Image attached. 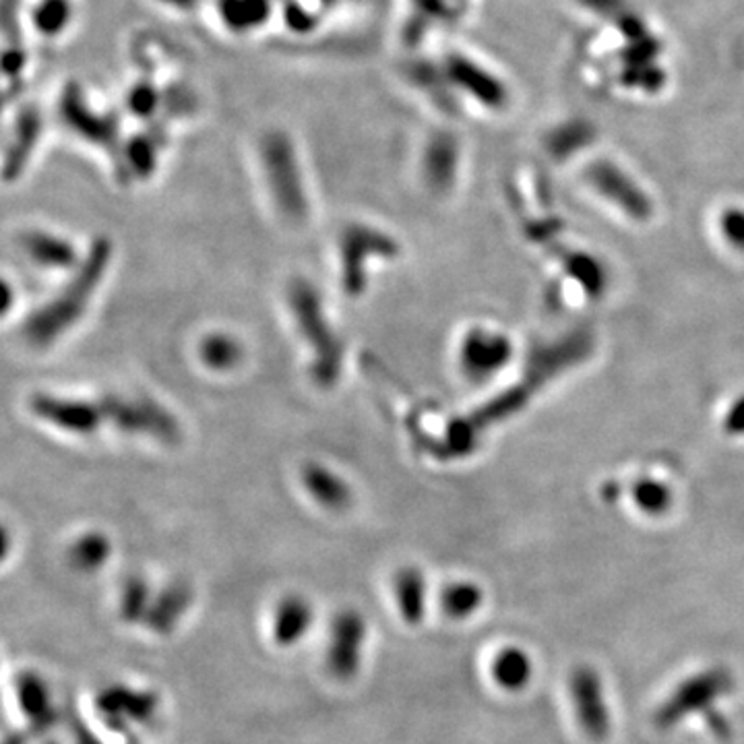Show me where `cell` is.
<instances>
[{
	"label": "cell",
	"instance_id": "1",
	"mask_svg": "<svg viewBox=\"0 0 744 744\" xmlns=\"http://www.w3.org/2000/svg\"><path fill=\"white\" fill-rule=\"evenodd\" d=\"M590 349L592 339L583 333H575L559 344L540 347L538 352H533L524 375L513 387L495 397L493 401L484 403L472 416L462 418L449 427L445 443L439 446L441 455L443 457L467 455L486 429L503 422L505 418L513 416V412L521 410L536 391H540L550 379L561 375L562 370L581 363L590 354Z\"/></svg>",
	"mask_w": 744,
	"mask_h": 744
},
{
	"label": "cell",
	"instance_id": "2",
	"mask_svg": "<svg viewBox=\"0 0 744 744\" xmlns=\"http://www.w3.org/2000/svg\"><path fill=\"white\" fill-rule=\"evenodd\" d=\"M110 259L112 245L106 238H99L79 267H75L65 285L23 323V335L32 346L54 344L82 319L106 276Z\"/></svg>",
	"mask_w": 744,
	"mask_h": 744
},
{
	"label": "cell",
	"instance_id": "3",
	"mask_svg": "<svg viewBox=\"0 0 744 744\" xmlns=\"http://www.w3.org/2000/svg\"><path fill=\"white\" fill-rule=\"evenodd\" d=\"M290 311L298 330L311 347V375L319 387H333L344 366V344L323 309V298L309 280H294L288 288Z\"/></svg>",
	"mask_w": 744,
	"mask_h": 744
},
{
	"label": "cell",
	"instance_id": "4",
	"mask_svg": "<svg viewBox=\"0 0 744 744\" xmlns=\"http://www.w3.org/2000/svg\"><path fill=\"white\" fill-rule=\"evenodd\" d=\"M261 162L278 212L292 224L304 222L311 207L292 141L283 132L267 134L261 143Z\"/></svg>",
	"mask_w": 744,
	"mask_h": 744
},
{
	"label": "cell",
	"instance_id": "5",
	"mask_svg": "<svg viewBox=\"0 0 744 744\" xmlns=\"http://www.w3.org/2000/svg\"><path fill=\"white\" fill-rule=\"evenodd\" d=\"M106 422L129 434H143L155 441H176L181 436L179 422L155 399L145 396H104L99 399Z\"/></svg>",
	"mask_w": 744,
	"mask_h": 744
},
{
	"label": "cell",
	"instance_id": "6",
	"mask_svg": "<svg viewBox=\"0 0 744 744\" xmlns=\"http://www.w3.org/2000/svg\"><path fill=\"white\" fill-rule=\"evenodd\" d=\"M732 687L734 678L726 668H710L705 672H699L684 680L677 691L661 703L654 715V724L660 730H670L691 713L697 711L705 713L710 710L711 703L722 694L730 693Z\"/></svg>",
	"mask_w": 744,
	"mask_h": 744
},
{
	"label": "cell",
	"instance_id": "7",
	"mask_svg": "<svg viewBox=\"0 0 744 744\" xmlns=\"http://www.w3.org/2000/svg\"><path fill=\"white\" fill-rule=\"evenodd\" d=\"M399 255V245L385 231L354 224L342 236V283L352 296L363 294L366 288V269L370 259H393Z\"/></svg>",
	"mask_w": 744,
	"mask_h": 744
},
{
	"label": "cell",
	"instance_id": "8",
	"mask_svg": "<svg viewBox=\"0 0 744 744\" xmlns=\"http://www.w3.org/2000/svg\"><path fill=\"white\" fill-rule=\"evenodd\" d=\"M160 694L148 689H132L129 684H108L96 694L99 720L120 734L134 726L149 724L160 711Z\"/></svg>",
	"mask_w": 744,
	"mask_h": 744
},
{
	"label": "cell",
	"instance_id": "9",
	"mask_svg": "<svg viewBox=\"0 0 744 744\" xmlns=\"http://www.w3.org/2000/svg\"><path fill=\"white\" fill-rule=\"evenodd\" d=\"M368 625L360 612L346 608L333 616L325 647V666L331 677L347 682L358 675Z\"/></svg>",
	"mask_w": 744,
	"mask_h": 744
},
{
	"label": "cell",
	"instance_id": "10",
	"mask_svg": "<svg viewBox=\"0 0 744 744\" xmlns=\"http://www.w3.org/2000/svg\"><path fill=\"white\" fill-rule=\"evenodd\" d=\"M30 406H32V412L50 427L65 430L71 434H79V436H89L98 432L101 424H106L99 401L35 393Z\"/></svg>",
	"mask_w": 744,
	"mask_h": 744
},
{
	"label": "cell",
	"instance_id": "11",
	"mask_svg": "<svg viewBox=\"0 0 744 744\" xmlns=\"http://www.w3.org/2000/svg\"><path fill=\"white\" fill-rule=\"evenodd\" d=\"M569 691L581 730L592 741H604L611 734V715L600 675L590 666H579L569 680Z\"/></svg>",
	"mask_w": 744,
	"mask_h": 744
},
{
	"label": "cell",
	"instance_id": "12",
	"mask_svg": "<svg viewBox=\"0 0 744 744\" xmlns=\"http://www.w3.org/2000/svg\"><path fill=\"white\" fill-rule=\"evenodd\" d=\"M17 705L23 713L32 734H46L56 726L61 711L56 710L48 682L42 675L25 670L15 680Z\"/></svg>",
	"mask_w": 744,
	"mask_h": 744
},
{
	"label": "cell",
	"instance_id": "13",
	"mask_svg": "<svg viewBox=\"0 0 744 744\" xmlns=\"http://www.w3.org/2000/svg\"><path fill=\"white\" fill-rule=\"evenodd\" d=\"M193 585L184 579H176L172 583H168L160 594H155L151 608H149L148 618H145V627L155 633V635H172L176 627L181 625L184 614L191 608L193 604Z\"/></svg>",
	"mask_w": 744,
	"mask_h": 744
},
{
	"label": "cell",
	"instance_id": "14",
	"mask_svg": "<svg viewBox=\"0 0 744 744\" xmlns=\"http://www.w3.org/2000/svg\"><path fill=\"white\" fill-rule=\"evenodd\" d=\"M511 354L509 342L503 335L484 330H474L462 344L463 370L472 377H484L495 373L507 363Z\"/></svg>",
	"mask_w": 744,
	"mask_h": 744
},
{
	"label": "cell",
	"instance_id": "15",
	"mask_svg": "<svg viewBox=\"0 0 744 744\" xmlns=\"http://www.w3.org/2000/svg\"><path fill=\"white\" fill-rule=\"evenodd\" d=\"M313 604L300 594L281 597L273 611L271 635L280 647H294L300 644L313 627Z\"/></svg>",
	"mask_w": 744,
	"mask_h": 744
},
{
	"label": "cell",
	"instance_id": "16",
	"mask_svg": "<svg viewBox=\"0 0 744 744\" xmlns=\"http://www.w3.org/2000/svg\"><path fill=\"white\" fill-rule=\"evenodd\" d=\"M590 182L604 197L611 198L621 209L630 214V217L644 222L651 214V205L644 193L611 165L600 164L592 168Z\"/></svg>",
	"mask_w": 744,
	"mask_h": 744
},
{
	"label": "cell",
	"instance_id": "17",
	"mask_svg": "<svg viewBox=\"0 0 744 744\" xmlns=\"http://www.w3.org/2000/svg\"><path fill=\"white\" fill-rule=\"evenodd\" d=\"M21 248L30 257V261L46 269H71L79 267V255L75 247L56 234L44 230H32L21 236Z\"/></svg>",
	"mask_w": 744,
	"mask_h": 744
},
{
	"label": "cell",
	"instance_id": "18",
	"mask_svg": "<svg viewBox=\"0 0 744 744\" xmlns=\"http://www.w3.org/2000/svg\"><path fill=\"white\" fill-rule=\"evenodd\" d=\"M302 484L306 493L313 496L314 503L331 511L346 509L352 500V488L347 486L346 479L321 463H309L302 470Z\"/></svg>",
	"mask_w": 744,
	"mask_h": 744
},
{
	"label": "cell",
	"instance_id": "19",
	"mask_svg": "<svg viewBox=\"0 0 744 744\" xmlns=\"http://www.w3.org/2000/svg\"><path fill=\"white\" fill-rule=\"evenodd\" d=\"M393 594L401 618L408 625H418L427 612V581L420 569L403 567L393 579Z\"/></svg>",
	"mask_w": 744,
	"mask_h": 744
},
{
	"label": "cell",
	"instance_id": "20",
	"mask_svg": "<svg viewBox=\"0 0 744 744\" xmlns=\"http://www.w3.org/2000/svg\"><path fill=\"white\" fill-rule=\"evenodd\" d=\"M112 557V542L101 531H87L68 546V564L82 573L99 571Z\"/></svg>",
	"mask_w": 744,
	"mask_h": 744
},
{
	"label": "cell",
	"instance_id": "21",
	"mask_svg": "<svg viewBox=\"0 0 744 744\" xmlns=\"http://www.w3.org/2000/svg\"><path fill=\"white\" fill-rule=\"evenodd\" d=\"M490 672H493V680L500 689L519 691L528 684L531 678V660L524 649L505 647L503 651L496 654Z\"/></svg>",
	"mask_w": 744,
	"mask_h": 744
},
{
	"label": "cell",
	"instance_id": "22",
	"mask_svg": "<svg viewBox=\"0 0 744 744\" xmlns=\"http://www.w3.org/2000/svg\"><path fill=\"white\" fill-rule=\"evenodd\" d=\"M245 358L242 344L228 333L207 335L201 344V360L215 373H226L236 368Z\"/></svg>",
	"mask_w": 744,
	"mask_h": 744
},
{
	"label": "cell",
	"instance_id": "23",
	"mask_svg": "<svg viewBox=\"0 0 744 744\" xmlns=\"http://www.w3.org/2000/svg\"><path fill=\"white\" fill-rule=\"evenodd\" d=\"M482 590L476 583L470 581H460V583H451L441 590L439 595V606L445 614L446 618L453 621H463L470 618L474 612L482 606Z\"/></svg>",
	"mask_w": 744,
	"mask_h": 744
},
{
	"label": "cell",
	"instance_id": "24",
	"mask_svg": "<svg viewBox=\"0 0 744 744\" xmlns=\"http://www.w3.org/2000/svg\"><path fill=\"white\" fill-rule=\"evenodd\" d=\"M153 597L155 595L151 592L145 579L139 578V575L127 579L125 585H122V592H120V602H118L120 618L127 625L145 623Z\"/></svg>",
	"mask_w": 744,
	"mask_h": 744
},
{
	"label": "cell",
	"instance_id": "25",
	"mask_svg": "<svg viewBox=\"0 0 744 744\" xmlns=\"http://www.w3.org/2000/svg\"><path fill=\"white\" fill-rule=\"evenodd\" d=\"M65 118L73 125V129H77L79 134H85L87 139L96 141L99 145H108L110 139L115 137V129L112 122L108 118H96L91 115L82 101H65Z\"/></svg>",
	"mask_w": 744,
	"mask_h": 744
},
{
	"label": "cell",
	"instance_id": "26",
	"mask_svg": "<svg viewBox=\"0 0 744 744\" xmlns=\"http://www.w3.org/2000/svg\"><path fill=\"white\" fill-rule=\"evenodd\" d=\"M15 132V143L11 145L9 155H7V179H11V174H19L30 158V149L35 145V139L40 132L37 116L23 115L17 125Z\"/></svg>",
	"mask_w": 744,
	"mask_h": 744
},
{
	"label": "cell",
	"instance_id": "27",
	"mask_svg": "<svg viewBox=\"0 0 744 744\" xmlns=\"http://www.w3.org/2000/svg\"><path fill=\"white\" fill-rule=\"evenodd\" d=\"M71 7L66 0H44L35 13V23L46 35L61 32L68 23Z\"/></svg>",
	"mask_w": 744,
	"mask_h": 744
},
{
	"label": "cell",
	"instance_id": "28",
	"mask_svg": "<svg viewBox=\"0 0 744 744\" xmlns=\"http://www.w3.org/2000/svg\"><path fill=\"white\" fill-rule=\"evenodd\" d=\"M635 500L637 505L649 515H660L668 509L670 505V493L666 486L656 484V482H641L635 488Z\"/></svg>",
	"mask_w": 744,
	"mask_h": 744
},
{
	"label": "cell",
	"instance_id": "29",
	"mask_svg": "<svg viewBox=\"0 0 744 744\" xmlns=\"http://www.w3.org/2000/svg\"><path fill=\"white\" fill-rule=\"evenodd\" d=\"M66 726L71 730L73 744H104L98 734L87 726V722L75 710L66 711Z\"/></svg>",
	"mask_w": 744,
	"mask_h": 744
},
{
	"label": "cell",
	"instance_id": "30",
	"mask_svg": "<svg viewBox=\"0 0 744 744\" xmlns=\"http://www.w3.org/2000/svg\"><path fill=\"white\" fill-rule=\"evenodd\" d=\"M722 230L734 247L744 248V214L743 212H726L722 217Z\"/></svg>",
	"mask_w": 744,
	"mask_h": 744
},
{
	"label": "cell",
	"instance_id": "31",
	"mask_svg": "<svg viewBox=\"0 0 744 744\" xmlns=\"http://www.w3.org/2000/svg\"><path fill=\"white\" fill-rule=\"evenodd\" d=\"M705 720H708V724H710L711 732H713L718 738H726L727 734H730V724H727L726 718L720 715L718 711H705Z\"/></svg>",
	"mask_w": 744,
	"mask_h": 744
},
{
	"label": "cell",
	"instance_id": "32",
	"mask_svg": "<svg viewBox=\"0 0 744 744\" xmlns=\"http://www.w3.org/2000/svg\"><path fill=\"white\" fill-rule=\"evenodd\" d=\"M30 743V734L23 732V730H7L4 732V738H2V744H28Z\"/></svg>",
	"mask_w": 744,
	"mask_h": 744
},
{
	"label": "cell",
	"instance_id": "33",
	"mask_svg": "<svg viewBox=\"0 0 744 744\" xmlns=\"http://www.w3.org/2000/svg\"><path fill=\"white\" fill-rule=\"evenodd\" d=\"M46 744H61V743H56V741H48V743Z\"/></svg>",
	"mask_w": 744,
	"mask_h": 744
}]
</instances>
